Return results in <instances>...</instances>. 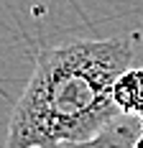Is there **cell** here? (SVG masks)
Returning a JSON list of instances; mask_svg holds the SVG:
<instances>
[{"label":"cell","mask_w":143,"mask_h":148,"mask_svg":"<svg viewBox=\"0 0 143 148\" xmlns=\"http://www.w3.org/2000/svg\"><path fill=\"white\" fill-rule=\"evenodd\" d=\"M135 44L120 38H74L41 49L21 92L3 148H59L87 143L123 110L115 84L130 69Z\"/></svg>","instance_id":"1"},{"label":"cell","mask_w":143,"mask_h":148,"mask_svg":"<svg viewBox=\"0 0 143 148\" xmlns=\"http://www.w3.org/2000/svg\"><path fill=\"white\" fill-rule=\"evenodd\" d=\"M59 148H143V123L133 112H120L92 140H87V143H64Z\"/></svg>","instance_id":"2"}]
</instances>
